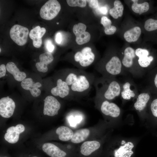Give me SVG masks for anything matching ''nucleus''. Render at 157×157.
I'll return each instance as SVG.
<instances>
[{
    "label": "nucleus",
    "mask_w": 157,
    "mask_h": 157,
    "mask_svg": "<svg viewBox=\"0 0 157 157\" xmlns=\"http://www.w3.org/2000/svg\"><path fill=\"white\" fill-rule=\"evenodd\" d=\"M94 75L81 69H72L66 71L64 80L69 87L74 97L88 95L95 80Z\"/></svg>",
    "instance_id": "obj_1"
},
{
    "label": "nucleus",
    "mask_w": 157,
    "mask_h": 157,
    "mask_svg": "<svg viewBox=\"0 0 157 157\" xmlns=\"http://www.w3.org/2000/svg\"><path fill=\"white\" fill-rule=\"evenodd\" d=\"M93 85L97 97L110 101L120 96L122 83L116 77L95 78Z\"/></svg>",
    "instance_id": "obj_2"
},
{
    "label": "nucleus",
    "mask_w": 157,
    "mask_h": 157,
    "mask_svg": "<svg viewBox=\"0 0 157 157\" xmlns=\"http://www.w3.org/2000/svg\"><path fill=\"white\" fill-rule=\"evenodd\" d=\"M102 76L106 77H116L121 75H126L127 73L122 65L121 60L117 56H112L104 65L97 69Z\"/></svg>",
    "instance_id": "obj_3"
},
{
    "label": "nucleus",
    "mask_w": 157,
    "mask_h": 157,
    "mask_svg": "<svg viewBox=\"0 0 157 157\" xmlns=\"http://www.w3.org/2000/svg\"><path fill=\"white\" fill-rule=\"evenodd\" d=\"M122 54L123 55L122 63L126 72L129 73L134 77H140L143 76L144 73L135 63L136 56L134 49L131 47H127Z\"/></svg>",
    "instance_id": "obj_4"
},
{
    "label": "nucleus",
    "mask_w": 157,
    "mask_h": 157,
    "mask_svg": "<svg viewBox=\"0 0 157 157\" xmlns=\"http://www.w3.org/2000/svg\"><path fill=\"white\" fill-rule=\"evenodd\" d=\"M61 9V6L56 0L47 1L41 8L40 14L42 19L51 20L56 16Z\"/></svg>",
    "instance_id": "obj_5"
},
{
    "label": "nucleus",
    "mask_w": 157,
    "mask_h": 157,
    "mask_svg": "<svg viewBox=\"0 0 157 157\" xmlns=\"http://www.w3.org/2000/svg\"><path fill=\"white\" fill-rule=\"evenodd\" d=\"M94 53L90 47H86L81 51L76 52L74 56L75 61L78 63L80 67L83 68L87 67L94 61Z\"/></svg>",
    "instance_id": "obj_6"
},
{
    "label": "nucleus",
    "mask_w": 157,
    "mask_h": 157,
    "mask_svg": "<svg viewBox=\"0 0 157 157\" xmlns=\"http://www.w3.org/2000/svg\"><path fill=\"white\" fill-rule=\"evenodd\" d=\"M29 33V30L26 27L15 24L11 28L10 35L11 38L15 43L22 46L26 43Z\"/></svg>",
    "instance_id": "obj_7"
},
{
    "label": "nucleus",
    "mask_w": 157,
    "mask_h": 157,
    "mask_svg": "<svg viewBox=\"0 0 157 157\" xmlns=\"http://www.w3.org/2000/svg\"><path fill=\"white\" fill-rule=\"evenodd\" d=\"M121 83L120 96L122 99L125 101L135 99L139 93L137 87L133 81L128 79Z\"/></svg>",
    "instance_id": "obj_8"
},
{
    "label": "nucleus",
    "mask_w": 157,
    "mask_h": 157,
    "mask_svg": "<svg viewBox=\"0 0 157 157\" xmlns=\"http://www.w3.org/2000/svg\"><path fill=\"white\" fill-rule=\"evenodd\" d=\"M44 101V114L50 116L58 115L61 104L57 99L53 96L49 95L46 97Z\"/></svg>",
    "instance_id": "obj_9"
},
{
    "label": "nucleus",
    "mask_w": 157,
    "mask_h": 157,
    "mask_svg": "<svg viewBox=\"0 0 157 157\" xmlns=\"http://www.w3.org/2000/svg\"><path fill=\"white\" fill-rule=\"evenodd\" d=\"M50 92L54 96L62 98L69 96L74 97L67 84L61 78L57 79L56 85L51 89Z\"/></svg>",
    "instance_id": "obj_10"
},
{
    "label": "nucleus",
    "mask_w": 157,
    "mask_h": 157,
    "mask_svg": "<svg viewBox=\"0 0 157 157\" xmlns=\"http://www.w3.org/2000/svg\"><path fill=\"white\" fill-rule=\"evenodd\" d=\"M135 51L136 56L138 58V64L140 69L144 72V69L149 66L154 60V57L149 55V51L146 49L138 48Z\"/></svg>",
    "instance_id": "obj_11"
},
{
    "label": "nucleus",
    "mask_w": 157,
    "mask_h": 157,
    "mask_svg": "<svg viewBox=\"0 0 157 157\" xmlns=\"http://www.w3.org/2000/svg\"><path fill=\"white\" fill-rule=\"evenodd\" d=\"M98 97L102 100L100 110L103 114L113 118L118 117L120 115L121 109L116 104L110 102L109 100Z\"/></svg>",
    "instance_id": "obj_12"
},
{
    "label": "nucleus",
    "mask_w": 157,
    "mask_h": 157,
    "mask_svg": "<svg viewBox=\"0 0 157 157\" xmlns=\"http://www.w3.org/2000/svg\"><path fill=\"white\" fill-rule=\"evenodd\" d=\"M15 108V102L9 97H3L0 99V115L2 117L8 118L13 114Z\"/></svg>",
    "instance_id": "obj_13"
},
{
    "label": "nucleus",
    "mask_w": 157,
    "mask_h": 157,
    "mask_svg": "<svg viewBox=\"0 0 157 157\" xmlns=\"http://www.w3.org/2000/svg\"><path fill=\"white\" fill-rule=\"evenodd\" d=\"M150 95L149 92L147 89H144L139 93L134 103L133 107L139 113H144L150 100Z\"/></svg>",
    "instance_id": "obj_14"
},
{
    "label": "nucleus",
    "mask_w": 157,
    "mask_h": 157,
    "mask_svg": "<svg viewBox=\"0 0 157 157\" xmlns=\"http://www.w3.org/2000/svg\"><path fill=\"white\" fill-rule=\"evenodd\" d=\"M25 129L24 126L21 124H18L15 126L10 127L6 130L4 139L9 143H15L18 141L20 133L23 132Z\"/></svg>",
    "instance_id": "obj_15"
},
{
    "label": "nucleus",
    "mask_w": 157,
    "mask_h": 157,
    "mask_svg": "<svg viewBox=\"0 0 157 157\" xmlns=\"http://www.w3.org/2000/svg\"><path fill=\"white\" fill-rule=\"evenodd\" d=\"M21 85L24 89L29 90L33 97H38L41 94V90L38 88L42 86V84L39 82L34 83L31 78L24 79L21 81Z\"/></svg>",
    "instance_id": "obj_16"
},
{
    "label": "nucleus",
    "mask_w": 157,
    "mask_h": 157,
    "mask_svg": "<svg viewBox=\"0 0 157 157\" xmlns=\"http://www.w3.org/2000/svg\"><path fill=\"white\" fill-rule=\"evenodd\" d=\"M121 145L114 151L115 157H131L133 154L132 149L134 147L131 142H127L124 140L122 141Z\"/></svg>",
    "instance_id": "obj_17"
},
{
    "label": "nucleus",
    "mask_w": 157,
    "mask_h": 157,
    "mask_svg": "<svg viewBox=\"0 0 157 157\" xmlns=\"http://www.w3.org/2000/svg\"><path fill=\"white\" fill-rule=\"evenodd\" d=\"M40 61L35 64L37 70L40 72L45 73L47 72V65L53 62L54 58L52 54L49 52L41 54L39 56Z\"/></svg>",
    "instance_id": "obj_18"
},
{
    "label": "nucleus",
    "mask_w": 157,
    "mask_h": 157,
    "mask_svg": "<svg viewBox=\"0 0 157 157\" xmlns=\"http://www.w3.org/2000/svg\"><path fill=\"white\" fill-rule=\"evenodd\" d=\"M43 151L51 157H65L66 153L55 144L45 143L42 146Z\"/></svg>",
    "instance_id": "obj_19"
},
{
    "label": "nucleus",
    "mask_w": 157,
    "mask_h": 157,
    "mask_svg": "<svg viewBox=\"0 0 157 157\" xmlns=\"http://www.w3.org/2000/svg\"><path fill=\"white\" fill-rule=\"evenodd\" d=\"M100 144L97 141H87L84 142L80 147L81 152L83 155L88 156L99 148Z\"/></svg>",
    "instance_id": "obj_20"
},
{
    "label": "nucleus",
    "mask_w": 157,
    "mask_h": 157,
    "mask_svg": "<svg viewBox=\"0 0 157 157\" xmlns=\"http://www.w3.org/2000/svg\"><path fill=\"white\" fill-rule=\"evenodd\" d=\"M6 66L7 71L13 75L14 78L17 81H22L26 78V74L20 71L14 63L8 62Z\"/></svg>",
    "instance_id": "obj_21"
},
{
    "label": "nucleus",
    "mask_w": 157,
    "mask_h": 157,
    "mask_svg": "<svg viewBox=\"0 0 157 157\" xmlns=\"http://www.w3.org/2000/svg\"><path fill=\"white\" fill-rule=\"evenodd\" d=\"M141 32L140 28L135 26L125 32L124 37L125 40L129 42H135L138 40Z\"/></svg>",
    "instance_id": "obj_22"
},
{
    "label": "nucleus",
    "mask_w": 157,
    "mask_h": 157,
    "mask_svg": "<svg viewBox=\"0 0 157 157\" xmlns=\"http://www.w3.org/2000/svg\"><path fill=\"white\" fill-rule=\"evenodd\" d=\"M56 133L58 135L59 139L63 141L71 140L74 134L71 129L65 126H61L57 128Z\"/></svg>",
    "instance_id": "obj_23"
},
{
    "label": "nucleus",
    "mask_w": 157,
    "mask_h": 157,
    "mask_svg": "<svg viewBox=\"0 0 157 157\" xmlns=\"http://www.w3.org/2000/svg\"><path fill=\"white\" fill-rule=\"evenodd\" d=\"M90 133V130L87 129L78 130L74 133L71 139V142L74 143L82 142L88 137Z\"/></svg>",
    "instance_id": "obj_24"
},
{
    "label": "nucleus",
    "mask_w": 157,
    "mask_h": 157,
    "mask_svg": "<svg viewBox=\"0 0 157 157\" xmlns=\"http://www.w3.org/2000/svg\"><path fill=\"white\" fill-rule=\"evenodd\" d=\"M124 9L121 2L119 0H115L114 3V7L110 10L109 13L113 18L117 19L122 16Z\"/></svg>",
    "instance_id": "obj_25"
},
{
    "label": "nucleus",
    "mask_w": 157,
    "mask_h": 157,
    "mask_svg": "<svg viewBox=\"0 0 157 157\" xmlns=\"http://www.w3.org/2000/svg\"><path fill=\"white\" fill-rule=\"evenodd\" d=\"M41 28L40 26H37L32 29L29 33V37L33 40V46L37 48H40L42 44V39L38 36L39 31Z\"/></svg>",
    "instance_id": "obj_26"
},
{
    "label": "nucleus",
    "mask_w": 157,
    "mask_h": 157,
    "mask_svg": "<svg viewBox=\"0 0 157 157\" xmlns=\"http://www.w3.org/2000/svg\"><path fill=\"white\" fill-rule=\"evenodd\" d=\"M133 3L131 6L132 10L135 13L141 15L143 13L146 12L148 11L149 9V3L147 2H145L142 3H138V0H131Z\"/></svg>",
    "instance_id": "obj_27"
},
{
    "label": "nucleus",
    "mask_w": 157,
    "mask_h": 157,
    "mask_svg": "<svg viewBox=\"0 0 157 157\" xmlns=\"http://www.w3.org/2000/svg\"><path fill=\"white\" fill-rule=\"evenodd\" d=\"M90 33L85 31L76 37V41L79 45H81L88 42L90 39Z\"/></svg>",
    "instance_id": "obj_28"
},
{
    "label": "nucleus",
    "mask_w": 157,
    "mask_h": 157,
    "mask_svg": "<svg viewBox=\"0 0 157 157\" xmlns=\"http://www.w3.org/2000/svg\"><path fill=\"white\" fill-rule=\"evenodd\" d=\"M145 29L148 31H151L157 29V19L152 18L148 19L145 22Z\"/></svg>",
    "instance_id": "obj_29"
},
{
    "label": "nucleus",
    "mask_w": 157,
    "mask_h": 157,
    "mask_svg": "<svg viewBox=\"0 0 157 157\" xmlns=\"http://www.w3.org/2000/svg\"><path fill=\"white\" fill-rule=\"evenodd\" d=\"M86 26L85 25L81 23L75 24L73 28V31L76 37L85 31Z\"/></svg>",
    "instance_id": "obj_30"
},
{
    "label": "nucleus",
    "mask_w": 157,
    "mask_h": 157,
    "mask_svg": "<svg viewBox=\"0 0 157 157\" xmlns=\"http://www.w3.org/2000/svg\"><path fill=\"white\" fill-rule=\"evenodd\" d=\"M68 5L71 7H79L84 8L87 4L86 1L85 0H67Z\"/></svg>",
    "instance_id": "obj_31"
},
{
    "label": "nucleus",
    "mask_w": 157,
    "mask_h": 157,
    "mask_svg": "<svg viewBox=\"0 0 157 157\" xmlns=\"http://www.w3.org/2000/svg\"><path fill=\"white\" fill-rule=\"evenodd\" d=\"M150 107L152 115L154 117H157V98L152 101Z\"/></svg>",
    "instance_id": "obj_32"
},
{
    "label": "nucleus",
    "mask_w": 157,
    "mask_h": 157,
    "mask_svg": "<svg viewBox=\"0 0 157 157\" xmlns=\"http://www.w3.org/2000/svg\"><path fill=\"white\" fill-rule=\"evenodd\" d=\"M117 28L113 25H111L106 28H104V32L108 35H111L114 34L116 31Z\"/></svg>",
    "instance_id": "obj_33"
},
{
    "label": "nucleus",
    "mask_w": 157,
    "mask_h": 157,
    "mask_svg": "<svg viewBox=\"0 0 157 157\" xmlns=\"http://www.w3.org/2000/svg\"><path fill=\"white\" fill-rule=\"evenodd\" d=\"M101 23L103 25L104 28L111 25V21L107 17L103 16L101 17Z\"/></svg>",
    "instance_id": "obj_34"
},
{
    "label": "nucleus",
    "mask_w": 157,
    "mask_h": 157,
    "mask_svg": "<svg viewBox=\"0 0 157 157\" xmlns=\"http://www.w3.org/2000/svg\"><path fill=\"white\" fill-rule=\"evenodd\" d=\"M46 47L49 52L51 53L54 49V46L51 41L47 40L46 43Z\"/></svg>",
    "instance_id": "obj_35"
},
{
    "label": "nucleus",
    "mask_w": 157,
    "mask_h": 157,
    "mask_svg": "<svg viewBox=\"0 0 157 157\" xmlns=\"http://www.w3.org/2000/svg\"><path fill=\"white\" fill-rule=\"evenodd\" d=\"M86 1H88L89 6L92 8H97L98 6V0H91Z\"/></svg>",
    "instance_id": "obj_36"
},
{
    "label": "nucleus",
    "mask_w": 157,
    "mask_h": 157,
    "mask_svg": "<svg viewBox=\"0 0 157 157\" xmlns=\"http://www.w3.org/2000/svg\"><path fill=\"white\" fill-rule=\"evenodd\" d=\"M6 66L3 64H1L0 66V78H1L4 76L6 73Z\"/></svg>",
    "instance_id": "obj_37"
},
{
    "label": "nucleus",
    "mask_w": 157,
    "mask_h": 157,
    "mask_svg": "<svg viewBox=\"0 0 157 157\" xmlns=\"http://www.w3.org/2000/svg\"><path fill=\"white\" fill-rule=\"evenodd\" d=\"M55 40L57 43L60 44L62 40V35L60 32H58L56 34Z\"/></svg>",
    "instance_id": "obj_38"
},
{
    "label": "nucleus",
    "mask_w": 157,
    "mask_h": 157,
    "mask_svg": "<svg viewBox=\"0 0 157 157\" xmlns=\"http://www.w3.org/2000/svg\"><path fill=\"white\" fill-rule=\"evenodd\" d=\"M46 30L45 28L42 27L40 28L39 31L38 36L40 38H42L44 35L45 34Z\"/></svg>",
    "instance_id": "obj_39"
},
{
    "label": "nucleus",
    "mask_w": 157,
    "mask_h": 157,
    "mask_svg": "<svg viewBox=\"0 0 157 157\" xmlns=\"http://www.w3.org/2000/svg\"><path fill=\"white\" fill-rule=\"evenodd\" d=\"M99 10L101 13L106 14L108 11L107 8L106 6H102L99 8Z\"/></svg>",
    "instance_id": "obj_40"
},
{
    "label": "nucleus",
    "mask_w": 157,
    "mask_h": 157,
    "mask_svg": "<svg viewBox=\"0 0 157 157\" xmlns=\"http://www.w3.org/2000/svg\"><path fill=\"white\" fill-rule=\"evenodd\" d=\"M153 84L156 89H157V73L155 74L154 78Z\"/></svg>",
    "instance_id": "obj_41"
},
{
    "label": "nucleus",
    "mask_w": 157,
    "mask_h": 157,
    "mask_svg": "<svg viewBox=\"0 0 157 157\" xmlns=\"http://www.w3.org/2000/svg\"><path fill=\"white\" fill-rule=\"evenodd\" d=\"M0 52H1V48L0 49Z\"/></svg>",
    "instance_id": "obj_42"
},
{
    "label": "nucleus",
    "mask_w": 157,
    "mask_h": 157,
    "mask_svg": "<svg viewBox=\"0 0 157 157\" xmlns=\"http://www.w3.org/2000/svg\"><path fill=\"white\" fill-rule=\"evenodd\" d=\"M37 157V156H33V157Z\"/></svg>",
    "instance_id": "obj_43"
},
{
    "label": "nucleus",
    "mask_w": 157,
    "mask_h": 157,
    "mask_svg": "<svg viewBox=\"0 0 157 157\" xmlns=\"http://www.w3.org/2000/svg\"></svg>",
    "instance_id": "obj_44"
}]
</instances>
